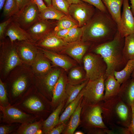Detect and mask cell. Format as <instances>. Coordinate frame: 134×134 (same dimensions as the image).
<instances>
[{
  "mask_svg": "<svg viewBox=\"0 0 134 134\" xmlns=\"http://www.w3.org/2000/svg\"><path fill=\"white\" fill-rule=\"evenodd\" d=\"M5 0H0V10L3 8Z\"/></svg>",
  "mask_w": 134,
  "mask_h": 134,
  "instance_id": "51",
  "label": "cell"
},
{
  "mask_svg": "<svg viewBox=\"0 0 134 134\" xmlns=\"http://www.w3.org/2000/svg\"><path fill=\"white\" fill-rule=\"evenodd\" d=\"M67 83V77L61 73L52 90V102L53 105H58L67 99L65 88Z\"/></svg>",
  "mask_w": 134,
  "mask_h": 134,
  "instance_id": "16",
  "label": "cell"
},
{
  "mask_svg": "<svg viewBox=\"0 0 134 134\" xmlns=\"http://www.w3.org/2000/svg\"><path fill=\"white\" fill-rule=\"evenodd\" d=\"M26 77L22 76L18 78L14 83L12 92L13 95L17 96L21 93L25 89L27 85Z\"/></svg>",
  "mask_w": 134,
  "mask_h": 134,
  "instance_id": "35",
  "label": "cell"
},
{
  "mask_svg": "<svg viewBox=\"0 0 134 134\" xmlns=\"http://www.w3.org/2000/svg\"><path fill=\"white\" fill-rule=\"evenodd\" d=\"M37 6L39 12H41L47 7L43 0H31Z\"/></svg>",
  "mask_w": 134,
  "mask_h": 134,
  "instance_id": "44",
  "label": "cell"
},
{
  "mask_svg": "<svg viewBox=\"0 0 134 134\" xmlns=\"http://www.w3.org/2000/svg\"><path fill=\"white\" fill-rule=\"evenodd\" d=\"M118 96L128 105L134 104V79L130 77L121 85Z\"/></svg>",
  "mask_w": 134,
  "mask_h": 134,
  "instance_id": "18",
  "label": "cell"
},
{
  "mask_svg": "<svg viewBox=\"0 0 134 134\" xmlns=\"http://www.w3.org/2000/svg\"><path fill=\"white\" fill-rule=\"evenodd\" d=\"M83 59L88 79L94 80L102 76L105 79L107 65L101 55L94 53H89L85 55Z\"/></svg>",
  "mask_w": 134,
  "mask_h": 134,
  "instance_id": "5",
  "label": "cell"
},
{
  "mask_svg": "<svg viewBox=\"0 0 134 134\" xmlns=\"http://www.w3.org/2000/svg\"><path fill=\"white\" fill-rule=\"evenodd\" d=\"M91 45L90 43L80 40L68 43L61 53L68 55L78 63H80Z\"/></svg>",
  "mask_w": 134,
  "mask_h": 134,
  "instance_id": "13",
  "label": "cell"
},
{
  "mask_svg": "<svg viewBox=\"0 0 134 134\" xmlns=\"http://www.w3.org/2000/svg\"><path fill=\"white\" fill-rule=\"evenodd\" d=\"M65 104V101L59 104L55 110L43 122V130L44 133L47 134L50 131L58 125L59 114Z\"/></svg>",
  "mask_w": 134,
  "mask_h": 134,
  "instance_id": "21",
  "label": "cell"
},
{
  "mask_svg": "<svg viewBox=\"0 0 134 134\" xmlns=\"http://www.w3.org/2000/svg\"><path fill=\"white\" fill-rule=\"evenodd\" d=\"M46 3L47 6H51L52 5L51 0H44Z\"/></svg>",
  "mask_w": 134,
  "mask_h": 134,
  "instance_id": "52",
  "label": "cell"
},
{
  "mask_svg": "<svg viewBox=\"0 0 134 134\" xmlns=\"http://www.w3.org/2000/svg\"><path fill=\"white\" fill-rule=\"evenodd\" d=\"M81 99L76 109L70 117L69 122L66 126L64 134H73L80 123V114L82 107L81 105Z\"/></svg>",
  "mask_w": 134,
  "mask_h": 134,
  "instance_id": "25",
  "label": "cell"
},
{
  "mask_svg": "<svg viewBox=\"0 0 134 134\" xmlns=\"http://www.w3.org/2000/svg\"><path fill=\"white\" fill-rule=\"evenodd\" d=\"M75 134H84L83 132L80 131H77L75 132L74 133Z\"/></svg>",
  "mask_w": 134,
  "mask_h": 134,
  "instance_id": "53",
  "label": "cell"
},
{
  "mask_svg": "<svg viewBox=\"0 0 134 134\" xmlns=\"http://www.w3.org/2000/svg\"><path fill=\"white\" fill-rule=\"evenodd\" d=\"M131 107L132 110V116L131 123L129 128L131 134H134V104L133 106Z\"/></svg>",
  "mask_w": 134,
  "mask_h": 134,
  "instance_id": "47",
  "label": "cell"
},
{
  "mask_svg": "<svg viewBox=\"0 0 134 134\" xmlns=\"http://www.w3.org/2000/svg\"><path fill=\"white\" fill-rule=\"evenodd\" d=\"M4 121L8 123L18 122L22 124L29 123L33 118L31 116L14 107L7 105H0Z\"/></svg>",
  "mask_w": 134,
  "mask_h": 134,
  "instance_id": "11",
  "label": "cell"
},
{
  "mask_svg": "<svg viewBox=\"0 0 134 134\" xmlns=\"http://www.w3.org/2000/svg\"><path fill=\"white\" fill-rule=\"evenodd\" d=\"M55 127H54L48 133V134H60L66 128L67 125L66 122L58 125Z\"/></svg>",
  "mask_w": 134,
  "mask_h": 134,
  "instance_id": "42",
  "label": "cell"
},
{
  "mask_svg": "<svg viewBox=\"0 0 134 134\" xmlns=\"http://www.w3.org/2000/svg\"><path fill=\"white\" fill-rule=\"evenodd\" d=\"M82 89L76 98L70 103L65 108L59 118L58 125L65 123L70 118L77 107L81 99L83 98Z\"/></svg>",
  "mask_w": 134,
  "mask_h": 134,
  "instance_id": "27",
  "label": "cell"
},
{
  "mask_svg": "<svg viewBox=\"0 0 134 134\" xmlns=\"http://www.w3.org/2000/svg\"><path fill=\"white\" fill-rule=\"evenodd\" d=\"M66 15L52 5L47 6L46 8L40 12L39 18L40 19L44 20L54 19L58 20Z\"/></svg>",
  "mask_w": 134,
  "mask_h": 134,
  "instance_id": "31",
  "label": "cell"
},
{
  "mask_svg": "<svg viewBox=\"0 0 134 134\" xmlns=\"http://www.w3.org/2000/svg\"><path fill=\"white\" fill-rule=\"evenodd\" d=\"M37 47L54 64L61 67L66 71H68L75 65L72 61L64 55L54 51Z\"/></svg>",
  "mask_w": 134,
  "mask_h": 134,
  "instance_id": "15",
  "label": "cell"
},
{
  "mask_svg": "<svg viewBox=\"0 0 134 134\" xmlns=\"http://www.w3.org/2000/svg\"><path fill=\"white\" fill-rule=\"evenodd\" d=\"M131 76L134 79V70L133 71V73L131 74Z\"/></svg>",
  "mask_w": 134,
  "mask_h": 134,
  "instance_id": "54",
  "label": "cell"
},
{
  "mask_svg": "<svg viewBox=\"0 0 134 134\" xmlns=\"http://www.w3.org/2000/svg\"><path fill=\"white\" fill-rule=\"evenodd\" d=\"M51 0L52 5L54 8L63 13L70 19L74 20L69 14L68 10L70 4L66 0Z\"/></svg>",
  "mask_w": 134,
  "mask_h": 134,
  "instance_id": "38",
  "label": "cell"
},
{
  "mask_svg": "<svg viewBox=\"0 0 134 134\" xmlns=\"http://www.w3.org/2000/svg\"><path fill=\"white\" fill-rule=\"evenodd\" d=\"M124 42L125 37L118 31L113 39L96 46L93 49L94 53L101 55L106 63L105 79L109 75H114V71L121 70L126 64L123 53Z\"/></svg>",
  "mask_w": 134,
  "mask_h": 134,
  "instance_id": "2",
  "label": "cell"
},
{
  "mask_svg": "<svg viewBox=\"0 0 134 134\" xmlns=\"http://www.w3.org/2000/svg\"><path fill=\"white\" fill-rule=\"evenodd\" d=\"M76 26H78L75 21L66 15L58 20L54 30L57 31L68 29Z\"/></svg>",
  "mask_w": 134,
  "mask_h": 134,
  "instance_id": "37",
  "label": "cell"
},
{
  "mask_svg": "<svg viewBox=\"0 0 134 134\" xmlns=\"http://www.w3.org/2000/svg\"><path fill=\"white\" fill-rule=\"evenodd\" d=\"M97 9L91 19L83 26L81 40L96 44V46L113 39L118 31L117 25L109 13Z\"/></svg>",
  "mask_w": 134,
  "mask_h": 134,
  "instance_id": "1",
  "label": "cell"
},
{
  "mask_svg": "<svg viewBox=\"0 0 134 134\" xmlns=\"http://www.w3.org/2000/svg\"><path fill=\"white\" fill-rule=\"evenodd\" d=\"M47 58L44 55L37 54L32 64L33 69L36 73L47 74L51 71V67Z\"/></svg>",
  "mask_w": 134,
  "mask_h": 134,
  "instance_id": "22",
  "label": "cell"
},
{
  "mask_svg": "<svg viewBox=\"0 0 134 134\" xmlns=\"http://www.w3.org/2000/svg\"><path fill=\"white\" fill-rule=\"evenodd\" d=\"M43 123L40 121L31 123L22 124L16 132L19 134H42L41 130Z\"/></svg>",
  "mask_w": 134,
  "mask_h": 134,
  "instance_id": "29",
  "label": "cell"
},
{
  "mask_svg": "<svg viewBox=\"0 0 134 134\" xmlns=\"http://www.w3.org/2000/svg\"><path fill=\"white\" fill-rule=\"evenodd\" d=\"M124 0H102L108 12L116 23L118 31L120 27L121 9Z\"/></svg>",
  "mask_w": 134,
  "mask_h": 134,
  "instance_id": "19",
  "label": "cell"
},
{
  "mask_svg": "<svg viewBox=\"0 0 134 134\" xmlns=\"http://www.w3.org/2000/svg\"><path fill=\"white\" fill-rule=\"evenodd\" d=\"M34 43L39 48L54 52H61L68 43L56 36L52 32Z\"/></svg>",
  "mask_w": 134,
  "mask_h": 134,
  "instance_id": "12",
  "label": "cell"
},
{
  "mask_svg": "<svg viewBox=\"0 0 134 134\" xmlns=\"http://www.w3.org/2000/svg\"><path fill=\"white\" fill-rule=\"evenodd\" d=\"M87 79L86 73L79 67L72 68L67 77V83L74 85L80 84Z\"/></svg>",
  "mask_w": 134,
  "mask_h": 134,
  "instance_id": "28",
  "label": "cell"
},
{
  "mask_svg": "<svg viewBox=\"0 0 134 134\" xmlns=\"http://www.w3.org/2000/svg\"><path fill=\"white\" fill-rule=\"evenodd\" d=\"M4 35L5 36L9 37L12 44L16 40L19 41H28L33 42L26 31L21 27L13 20L7 28Z\"/></svg>",
  "mask_w": 134,
  "mask_h": 134,
  "instance_id": "17",
  "label": "cell"
},
{
  "mask_svg": "<svg viewBox=\"0 0 134 134\" xmlns=\"http://www.w3.org/2000/svg\"><path fill=\"white\" fill-rule=\"evenodd\" d=\"M83 31V27L74 26L71 29L63 39L65 41L70 43L81 40Z\"/></svg>",
  "mask_w": 134,
  "mask_h": 134,
  "instance_id": "32",
  "label": "cell"
},
{
  "mask_svg": "<svg viewBox=\"0 0 134 134\" xmlns=\"http://www.w3.org/2000/svg\"><path fill=\"white\" fill-rule=\"evenodd\" d=\"M13 43H11L5 60L4 69L5 73H8L21 63V60L17 53V44L14 46Z\"/></svg>",
  "mask_w": 134,
  "mask_h": 134,
  "instance_id": "23",
  "label": "cell"
},
{
  "mask_svg": "<svg viewBox=\"0 0 134 134\" xmlns=\"http://www.w3.org/2000/svg\"><path fill=\"white\" fill-rule=\"evenodd\" d=\"M123 53L127 62L134 59V34H130L125 37Z\"/></svg>",
  "mask_w": 134,
  "mask_h": 134,
  "instance_id": "30",
  "label": "cell"
},
{
  "mask_svg": "<svg viewBox=\"0 0 134 134\" xmlns=\"http://www.w3.org/2000/svg\"><path fill=\"white\" fill-rule=\"evenodd\" d=\"M80 0L93 6L96 9L106 13H109L102 0Z\"/></svg>",
  "mask_w": 134,
  "mask_h": 134,
  "instance_id": "39",
  "label": "cell"
},
{
  "mask_svg": "<svg viewBox=\"0 0 134 134\" xmlns=\"http://www.w3.org/2000/svg\"><path fill=\"white\" fill-rule=\"evenodd\" d=\"M105 91L103 100L118 95L121 84L115 78L114 75L108 76L104 82Z\"/></svg>",
  "mask_w": 134,
  "mask_h": 134,
  "instance_id": "20",
  "label": "cell"
},
{
  "mask_svg": "<svg viewBox=\"0 0 134 134\" xmlns=\"http://www.w3.org/2000/svg\"><path fill=\"white\" fill-rule=\"evenodd\" d=\"M12 21V17H11L6 21L0 24V38L3 39L5 36V33L8 26Z\"/></svg>",
  "mask_w": 134,
  "mask_h": 134,
  "instance_id": "41",
  "label": "cell"
},
{
  "mask_svg": "<svg viewBox=\"0 0 134 134\" xmlns=\"http://www.w3.org/2000/svg\"><path fill=\"white\" fill-rule=\"evenodd\" d=\"M89 80L87 79L80 84L75 85L67 83L66 87L65 90L67 98L64 106V108L76 98Z\"/></svg>",
  "mask_w": 134,
  "mask_h": 134,
  "instance_id": "26",
  "label": "cell"
},
{
  "mask_svg": "<svg viewBox=\"0 0 134 134\" xmlns=\"http://www.w3.org/2000/svg\"><path fill=\"white\" fill-rule=\"evenodd\" d=\"M72 27L57 31L54 30L52 32L56 36L63 39L67 34L70 30Z\"/></svg>",
  "mask_w": 134,
  "mask_h": 134,
  "instance_id": "43",
  "label": "cell"
},
{
  "mask_svg": "<svg viewBox=\"0 0 134 134\" xmlns=\"http://www.w3.org/2000/svg\"><path fill=\"white\" fill-rule=\"evenodd\" d=\"M120 130L121 133L125 134H131V132L129 128L124 127H120Z\"/></svg>",
  "mask_w": 134,
  "mask_h": 134,
  "instance_id": "48",
  "label": "cell"
},
{
  "mask_svg": "<svg viewBox=\"0 0 134 134\" xmlns=\"http://www.w3.org/2000/svg\"><path fill=\"white\" fill-rule=\"evenodd\" d=\"M17 43V51L23 60L26 63L32 65L37 55L38 48L31 42L23 41Z\"/></svg>",
  "mask_w": 134,
  "mask_h": 134,
  "instance_id": "14",
  "label": "cell"
},
{
  "mask_svg": "<svg viewBox=\"0 0 134 134\" xmlns=\"http://www.w3.org/2000/svg\"><path fill=\"white\" fill-rule=\"evenodd\" d=\"M123 5L120 27L118 31L122 36L125 37L130 34H134V16L130 6L129 0H124Z\"/></svg>",
  "mask_w": 134,
  "mask_h": 134,
  "instance_id": "10",
  "label": "cell"
},
{
  "mask_svg": "<svg viewBox=\"0 0 134 134\" xmlns=\"http://www.w3.org/2000/svg\"><path fill=\"white\" fill-rule=\"evenodd\" d=\"M16 0L19 10L31 1V0Z\"/></svg>",
  "mask_w": 134,
  "mask_h": 134,
  "instance_id": "46",
  "label": "cell"
},
{
  "mask_svg": "<svg viewBox=\"0 0 134 134\" xmlns=\"http://www.w3.org/2000/svg\"><path fill=\"white\" fill-rule=\"evenodd\" d=\"M71 5L72 4L80 3L83 1L80 0H66Z\"/></svg>",
  "mask_w": 134,
  "mask_h": 134,
  "instance_id": "49",
  "label": "cell"
},
{
  "mask_svg": "<svg viewBox=\"0 0 134 134\" xmlns=\"http://www.w3.org/2000/svg\"><path fill=\"white\" fill-rule=\"evenodd\" d=\"M3 8V14L5 17L13 16L19 10L16 0H5Z\"/></svg>",
  "mask_w": 134,
  "mask_h": 134,
  "instance_id": "34",
  "label": "cell"
},
{
  "mask_svg": "<svg viewBox=\"0 0 134 134\" xmlns=\"http://www.w3.org/2000/svg\"><path fill=\"white\" fill-rule=\"evenodd\" d=\"M40 12L34 3L30 1L12 17V20L26 31L39 19Z\"/></svg>",
  "mask_w": 134,
  "mask_h": 134,
  "instance_id": "6",
  "label": "cell"
},
{
  "mask_svg": "<svg viewBox=\"0 0 134 134\" xmlns=\"http://www.w3.org/2000/svg\"><path fill=\"white\" fill-rule=\"evenodd\" d=\"M61 73V71L60 69H56L50 71L47 74L45 78V82L47 89L49 92L52 91Z\"/></svg>",
  "mask_w": 134,
  "mask_h": 134,
  "instance_id": "33",
  "label": "cell"
},
{
  "mask_svg": "<svg viewBox=\"0 0 134 134\" xmlns=\"http://www.w3.org/2000/svg\"><path fill=\"white\" fill-rule=\"evenodd\" d=\"M101 107L103 121L106 126L129 128L132 116V107L118 95L103 100Z\"/></svg>",
  "mask_w": 134,
  "mask_h": 134,
  "instance_id": "3",
  "label": "cell"
},
{
  "mask_svg": "<svg viewBox=\"0 0 134 134\" xmlns=\"http://www.w3.org/2000/svg\"><path fill=\"white\" fill-rule=\"evenodd\" d=\"M24 104L27 107L34 111H40L44 109V106L41 101L36 97H31L26 100Z\"/></svg>",
  "mask_w": 134,
  "mask_h": 134,
  "instance_id": "36",
  "label": "cell"
},
{
  "mask_svg": "<svg viewBox=\"0 0 134 134\" xmlns=\"http://www.w3.org/2000/svg\"><path fill=\"white\" fill-rule=\"evenodd\" d=\"M134 70V59L128 61L122 69L114 71V75L117 81L121 84L131 77Z\"/></svg>",
  "mask_w": 134,
  "mask_h": 134,
  "instance_id": "24",
  "label": "cell"
},
{
  "mask_svg": "<svg viewBox=\"0 0 134 134\" xmlns=\"http://www.w3.org/2000/svg\"><path fill=\"white\" fill-rule=\"evenodd\" d=\"M8 100L5 86L0 79V105L4 106L7 104Z\"/></svg>",
  "mask_w": 134,
  "mask_h": 134,
  "instance_id": "40",
  "label": "cell"
},
{
  "mask_svg": "<svg viewBox=\"0 0 134 134\" xmlns=\"http://www.w3.org/2000/svg\"><path fill=\"white\" fill-rule=\"evenodd\" d=\"M68 10L70 16L77 23L79 27H81L92 17L96 10L93 6L83 1L80 3L71 4Z\"/></svg>",
  "mask_w": 134,
  "mask_h": 134,
  "instance_id": "8",
  "label": "cell"
},
{
  "mask_svg": "<svg viewBox=\"0 0 134 134\" xmlns=\"http://www.w3.org/2000/svg\"><path fill=\"white\" fill-rule=\"evenodd\" d=\"M13 128L9 125L1 126L0 127V134H6L11 133L13 131Z\"/></svg>",
  "mask_w": 134,
  "mask_h": 134,
  "instance_id": "45",
  "label": "cell"
},
{
  "mask_svg": "<svg viewBox=\"0 0 134 134\" xmlns=\"http://www.w3.org/2000/svg\"><path fill=\"white\" fill-rule=\"evenodd\" d=\"M57 23L39 19L26 30L31 40L35 43L54 29Z\"/></svg>",
  "mask_w": 134,
  "mask_h": 134,
  "instance_id": "9",
  "label": "cell"
},
{
  "mask_svg": "<svg viewBox=\"0 0 134 134\" xmlns=\"http://www.w3.org/2000/svg\"><path fill=\"white\" fill-rule=\"evenodd\" d=\"M131 4V10L134 16V0H130Z\"/></svg>",
  "mask_w": 134,
  "mask_h": 134,
  "instance_id": "50",
  "label": "cell"
},
{
  "mask_svg": "<svg viewBox=\"0 0 134 134\" xmlns=\"http://www.w3.org/2000/svg\"><path fill=\"white\" fill-rule=\"evenodd\" d=\"M105 79L103 76L92 80H89L82 89L85 103L94 104L103 100L105 90Z\"/></svg>",
  "mask_w": 134,
  "mask_h": 134,
  "instance_id": "7",
  "label": "cell"
},
{
  "mask_svg": "<svg viewBox=\"0 0 134 134\" xmlns=\"http://www.w3.org/2000/svg\"><path fill=\"white\" fill-rule=\"evenodd\" d=\"M102 101L99 103L90 104L85 103L84 120L85 126L89 132L97 134H111L109 130L103 121L102 114Z\"/></svg>",
  "mask_w": 134,
  "mask_h": 134,
  "instance_id": "4",
  "label": "cell"
}]
</instances>
